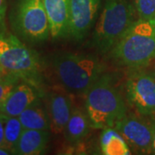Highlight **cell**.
<instances>
[{
	"label": "cell",
	"instance_id": "6da1fadb",
	"mask_svg": "<svg viewBox=\"0 0 155 155\" xmlns=\"http://www.w3.org/2000/svg\"><path fill=\"white\" fill-rule=\"evenodd\" d=\"M117 64L133 69L147 67L155 59V18H139L110 52Z\"/></svg>",
	"mask_w": 155,
	"mask_h": 155
},
{
	"label": "cell",
	"instance_id": "7a4b0ae2",
	"mask_svg": "<svg viewBox=\"0 0 155 155\" xmlns=\"http://www.w3.org/2000/svg\"><path fill=\"white\" fill-rule=\"evenodd\" d=\"M85 96V110L91 127H114L127 114V107L111 75L103 74L89 89Z\"/></svg>",
	"mask_w": 155,
	"mask_h": 155
},
{
	"label": "cell",
	"instance_id": "3957f363",
	"mask_svg": "<svg viewBox=\"0 0 155 155\" xmlns=\"http://www.w3.org/2000/svg\"><path fill=\"white\" fill-rule=\"evenodd\" d=\"M53 66L61 84L75 94H85L105 71L97 58L72 53L57 54Z\"/></svg>",
	"mask_w": 155,
	"mask_h": 155
},
{
	"label": "cell",
	"instance_id": "277c9868",
	"mask_svg": "<svg viewBox=\"0 0 155 155\" xmlns=\"http://www.w3.org/2000/svg\"><path fill=\"white\" fill-rule=\"evenodd\" d=\"M134 6L128 0H105L96 25L93 43L101 54H108L134 22Z\"/></svg>",
	"mask_w": 155,
	"mask_h": 155
},
{
	"label": "cell",
	"instance_id": "5b68a950",
	"mask_svg": "<svg viewBox=\"0 0 155 155\" xmlns=\"http://www.w3.org/2000/svg\"><path fill=\"white\" fill-rule=\"evenodd\" d=\"M0 66L5 72L15 74L35 85L41 70L37 54L11 34L0 31Z\"/></svg>",
	"mask_w": 155,
	"mask_h": 155
},
{
	"label": "cell",
	"instance_id": "8992f818",
	"mask_svg": "<svg viewBox=\"0 0 155 155\" xmlns=\"http://www.w3.org/2000/svg\"><path fill=\"white\" fill-rule=\"evenodd\" d=\"M13 23L17 32L30 41H43L51 35L42 0H20L14 12Z\"/></svg>",
	"mask_w": 155,
	"mask_h": 155
},
{
	"label": "cell",
	"instance_id": "52a82bcc",
	"mask_svg": "<svg viewBox=\"0 0 155 155\" xmlns=\"http://www.w3.org/2000/svg\"><path fill=\"white\" fill-rule=\"evenodd\" d=\"M127 102L142 116L155 115V74L135 70L126 82Z\"/></svg>",
	"mask_w": 155,
	"mask_h": 155
},
{
	"label": "cell",
	"instance_id": "ba28073f",
	"mask_svg": "<svg viewBox=\"0 0 155 155\" xmlns=\"http://www.w3.org/2000/svg\"><path fill=\"white\" fill-rule=\"evenodd\" d=\"M125 139L130 149L140 154L153 153V129L142 117L134 114H126L114 126Z\"/></svg>",
	"mask_w": 155,
	"mask_h": 155
},
{
	"label": "cell",
	"instance_id": "9c48e42d",
	"mask_svg": "<svg viewBox=\"0 0 155 155\" xmlns=\"http://www.w3.org/2000/svg\"><path fill=\"white\" fill-rule=\"evenodd\" d=\"M101 0H71L68 35L83 39L94 22Z\"/></svg>",
	"mask_w": 155,
	"mask_h": 155
},
{
	"label": "cell",
	"instance_id": "30bf717a",
	"mask_svg": "<svg viewBox=\"0 0 155 155\" xmlns=\"http://www.w3.org/2000/svg\"><path fill=\"white\" fill-rule=\"evenodd\" d=\"M40 92L35 84L20 82L0 106V114L8 117L19 116L29 106L40 101Z\"/></svg>",
	"mask_w": 155,
	"mask_h": 155
},
{
	"label": "cell",
	"instance_id": "8fae6325",
	"mask_svg": "<svg viewBox=\"0 0 155 155\" xmlns=\"http://www.w3.org/2000/svg\"><path fill=\"white\" fill-rule=\"evenodd\" d=\"M72 97L63 91L52 92L48 99V116L51 130L55 134L64 131L73 110Z\"/></svg>",
	"mask_w": 155,
	"mask_h": 155
},
{
	"label": "cell",
	"instance_id": "7c38bea8",
	"mask_svg": "<svg viewBox=\"0 0 155 155\" xmlns=\"http://www.w3.org/2000/svg\"><path fill=\"white\" fill-rule=\"evenodd\" d=\"M48 17L50 34L53 38L68 35L71 0H42Z\"/></svg>",
	"mask_w": 155,
	"mask_h": 155
},
{
	"label": "cell",
	"instance_id": "4fadbf2b",
	"mask_svg": "<svg viewBox=\"0 0 155 155\" xmlns=\"http://www.w3.org/2000/svg\"><path fill=\"white\" fill-rule=\"evenodd\" d=\"M48 130L24 129L12 153L36 155L43 153L49 140Z\"/></svg>",
	"mask_w": 155,
	"mask_h": 155
},
{
	"label": "cell",
	"instance_id": "5bb4252c",
	"mask_svg": "<svg viewBox=\"0 0 155 155\" xmlns=\"http://www.w3.org/2000/svg\"><path fill=\"white\" fill-rule=\"evenodd\" d=\"M90 127L91 125L86 110L74 107L64 129L65 137L69 143H78L88 134Z\"/></svg>",
	"mask_w": 155,
	"mask_h": 155
},
{
	"label": "cell",
	"instance_id": "9a60e30c",
	"mask_svg": "<svg viewBox=\"0 0 155 155\" xmlns=\"http://www.w3.org/2000/svg\"><path fill=\"white\" fill-rule=\"evenodd\" d=\"M100 147L104 155L131 154V149L127 141L114 127L104 129L100 138Z\"/></svg>",
	"mask_w": 155,
	"mask_h": 155
},
{
	"label": "cell",
	"instance_id": "2e32d148",
	"mask_svg": "<svg viewBox=\"0 0 155 155\" xmlns=\"http://www.w3.org/2000/svg\"><path fill=\"white\" fill-rule=\"evenodd\" d=\"M18 118L24 129L51 130L48 113L40 105V101L27 108Z\"/></svg>",
	"mask_w": 155,
	"mask_h": 155
},
{
	"label": "cell",
	"instance_id": "e0dca14e",
	"mask_svg": "<svg viewBox=\"0 0 155 155\" xmlns=\"http://www.w3.org/2000/svg\"><path fill=\"white\" fill-rule=\"evenodd\" d=\"M23 130L24 128L18 116H7L5 124L4 147L12 152L21 137Z\"/></svg>",
	"mask_w": 155,
	"mask_h": 155
},
{
	"label": "cell",
	"instance_id": "ac0fdd59",
	"mask_svg": "<svg viewBox=\"0 0 155 155\" xmlns=\"http://www.w3.org/2000/svg\"><path fill=\"white\" fill-rule=\"evenodd\" d=\"M22 80L20 77L9 72H5L0 77V106L5 101L12 90Z\"/></svg>",
	"mask_w": 155,
	"mask_h": 155
},
{
	"label": "cell",
	"instance_id": "d6986e66",
	"mask_svg": "<svg viewBox=\"0 0 155 155\" xmlns=\"http://www.w3.org/2000/svg\"><path fill=\"white\" fill-rule=\"evenodd\" d=\"M134 6L139 18H155V0H134Z\"/></svg>",
	"mask_w": 155,
	"mask_h": 155
},
{
	"label": "cell",
	"instance_id": "ffe728a7",
	"mask_svg": "<svg viewBox=\"0 0 155 155\" xmlns=\"http://www.w3.org/2000/svg\"><path fill=\"white\" fill-rule=\"evenodd\" d=\"M7 116L0 114V147H4L5 142V124Z\"/></svg>",
	"mask_w": 155,
	"mask_h": 155
},
{
	"label": "cell",
	"instance_id": "44dd1931",
	"mask_svg": "<svg viewBox=\"0 0 155 155\" xmlns=\"http://www.w3.org/2000/svg\"><path fill=\"white\" fill-rule=\"evenodd\" d=\"M6 9H7L6 0H0V28H2V26H4Z\"/></svg>",
	"mask_w": 155,
	"mask_h": 155
},
{
	"label": "cell",
	"instance_id": "7402d4cb",
	"mask_svg": "<svg viewBox=\"0 0 155 155\" xmlns=\"http://www.w3.org/2000/svg\"><path fill=\"white\" fill-rule=\"evenodd\" d=\"M152 129H153V153L155 154V120L152 122Z\"/></svg>",
	"mask_w": 155,
	"mask_h": 155
},
{
	"label": "cell",
	"instance_id": "603a6c76",
	"mask_svg": "<svg viewBox=\"0 0 155 155\" xmlns=\"http://www.w3.org/2000/svg\"><path fill=\"white\" fill-rule=\"evenodd\" d=\"M12 153L11 150L6 148L5 147H0V155H7Z\"/></svg>",
	"mask_w": 155,
	"mask_h": 155
},
{
	"label": "cell",
	"instance_id": "cb8c5ba5",
	"mask_svg": "<svg viewBox=\"0 0 155 155\" xmlns=\"http://www.w3.org/2000/svg\"><path fill=\"white\" fill-rule=\"evenodd\" d=\"M5 73V72L4 71V69H3V68L1 67V66H0V77H1V76H3Z\"/></svg>",
	"mask_w": 155,
	"mask_h": 155
},
{
	"label": "cell",
	"instance_id": "d4e9b609",
	"mask_svg": "<svg viewBox=\"0 0 155 155\" xmlns=\"http://www.w3.org/2000/svg\"><path fill=\"white\" fill-rule=\"evenodd\" d=\"M0 31H2V30H1V28H0Z\"/></svg>",
	"mask_w": 155,
	"mask_h": 155
}]
</instances>
